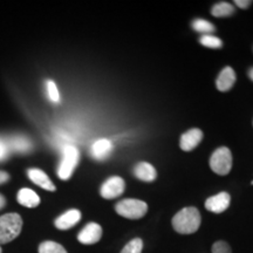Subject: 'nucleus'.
I'll list each match as a JSON object with an SVG mask.
<instances>
[{
    "mask_svg": "<svg viewBox=\"0 0 253 253\" xmlns=\"http://www.w3.org/2000/svg\"><path fill=\"white\" fill-rule=\"evenodd\" d=\"M172 226L181 235L195 233L201 226V213L194 207L183 209L172 218Z\"/></svg>",
    "mask_w": 253,
    "mask_h": 253,
    "instance_id": "nucleus-1",
    "label": "nucleus"
},
{
    "mask_svg": "<svg viewBox=\"0 0 253 253\" xmlns=\"http://www.w3.org/2000/svg\"><path fill=\"white\" fill-rule=\"evenodd\" d=\"M23 219L18 213H6L0 217V245L7 244L20 235Z\"/></svg>",
    "mask_w": 253,
    "mask_h": 253,
    "instance_id": "nucleus-2",
    "label": "nucleus"
},
{
    "mask_svg": "<svg viewBox=\"0 0 253 253\" xmlns=\"http://www.w3.org/2000/svg\"><path fill=\"white\" fill-rule=\"evenodd\" d=\"M80 154L79 150L73 145H66L62 151V158L58 168V176L62 181H67L71 178L73 171L78 167Z\"/></svg>",
    "mask_w": 253,
    "mask_h": 253,
    "instance_id": "nucleus-3",
    "label": "nucleus"
},
{
    "mask_svg": "<svg viewBox=\"0 0 253 253\" xmlns=\"http://www.w3.org/2000/svg\"><path fill=\"white\" fill-rule=\"evenodd\" d=\"M115 210L120 216L128 219H140L147 213L148 205L138 199H123L116 204Z\"/></svg>",
    "mask_w": 253,
    "mask_h": 253,
    "instance_id": "nucleus-4",
    "label": "nucleus"
},
{
    "mask_svg": "<svg viewBox=\"0 0 253 253\" xmlns=\"http://www.w3.org/2000/svg\"><path fill=\"white\" fill-rule=\"evenodd\" d=\"M210 167L217 175H227L232 168V155H231L229 148H218L210 158Z\"/></svg>",
    "mask_w": 253,
    "mask_h": 253,
    "instance_id": "nucleus-5",
    "label": "nucleus"
},
{
    "mask_svg": "<svg viewBox=\"0 0 253 253\" xmlns=\"http://www.w3.org/2000/svg\"><path fill=\"white\" fill-rule=\"evenodd\" d=\"M126 183L121 177L113 176L107 179L101 186V196L106 199H114L125 192Z\"/></svg>",
    "mask_w": 253,
    "mask_h": 253,
    "instance_id": "nucleus-6",
    "label": "nucleus"
},
{
    "mask_svg": "<svg viewBox=\"0 0 253 253\" xmlns=\"http://www.w3.org/2000/svg\"><path fill=\"white\" fill-rule=\"evenodd\" d=\"M102 237V227L96 223H89L80 231L78 240L82 244L91 245L97 243Z\"/></svg>",
    "mask_w": 253,
    "mask_h": 253,
    "instance_id": "nucleus-7",
    "label": "nucleus"
},
{
    "mask_svg": "<svg viewBox=\"0 0 253 253\" xmlns=\"http://www.w3.org/2000/svg\"><path fill=\"white\" fill-rule=\"evenodd\" d=\"M231 197L227 192H220V194L214 195L212 197L208 198L205 202V209L213 213H221L227 210L230 207Z\"/></svg>",
    "mask_w": 253,
    "mask_h": 253,
    "instance_id": "nucleus-8",
    "label": "nucleus"
},
{
    "mask_svg": "<svg viewBox=\"0 0 253 253\" xmlns=\"http://www.w3.org/2000/svg\"><path fill=\"white\" fill-rule=\"evenodd\" d=\"M202 138H203V132L197 128L190 129L185 134L181 136V141H179V145L181 149L184 151H191L194 150L197 145L201 143Z\"/></svg>",
    "mask_w": 253,
    "mask_h": 253,
    "instance_id": "nucleus-9",
    "label": "nucleus"
},
{
    "mask_svg": "<svg viewBox=\"0 0 253 253\" xmlns=\"http://www.w3.org/2000/svg\"><path fill=\"white\" fill-rule=\"evenodd\" d=\"M81 219V212L77 209H72L67 212L61 214L59 218L55 219V226L59 230H69L73 226H75Z\"/></svg>",
    "mask_w": 253,
    "mask_h": 253,
    "instance_id": "nucleus-10",
    "label": "nucleus"
},
{
    "mask_svg": "<svg viewBox=\"0 0 253 253\" xmlns=\"http://www.w3.org/2000/svg\"><path fill=\"white\" fill-rule=\"evenodd\" d=\"M28 178L31 179L34 184L39 185L40 188L47 190V191H55V185L50 181L49 177L46 175L42 170L40 169H30L27 171Z\"/></svg>",
    "mask_w": 253,
    "mask_h": 253,
    "instance_id": "nucleus-11",
    "label": "nucleus"
},
{
    "mask_svg": "<svg viewBox=\"0 0 253 253\" xmlns=\"http://www.w3.org/2000/svg\"><path fill=\"white\" fill-rule=\"evenodd\" d=\"M112 142L107 140V138H100V140L94 142V144L91 145V155L97 161H103L108 158L110 154H112Z\"/></svg>",
    "mask_w": 253,
    "mask_h": 253,
    "instance_id": "nucleus-12",
    "label": "nucleus"
},
{
    "mask_svg": "<svg viewBox=\"0 0 253 253\" xmlns=\"http://www.w3.org/2000/svg\"><path fill=\"white\" fill-rule=\"evenodd\" d=\"M236 82V73L231 67H225L218 75L216 86L218 90L229 91Z\"/></svg>",
    "mask_w": 253,
    "mask_h": 253,
    "instance_id": "nucleus-13",
    "label": "nucleus"
},
{
    "mask_svg": "<svg viewBox=\"0 0 253 253\" xmlns=\"http://www.w3.org/2000/svg\"><path fill=\"white\" fill-rule=\"evenodd\" d=\"M134 175L137 177L140 181L153 182L156 179L157 172L156 169H155L150 163L141 162L134 168Z\"/></svg>",
    "mask_w": 253,
    "mask_h": 253,
    "instance_id": "nucleus-14",
    "label": "nucleus"
},
{
    "mask_svg": "<svg viewBox=\"0 0 253 253\" xmlns=\"http://www.w3.org/2000/svg\"><path fill=\"white\" fill-rule=\"evenodd\" d=\"M18 202L23 207L37 208L40 204V197L36 191L31 189H21L18 192Z\"/></svg>",
    "mask_w": 253,
    "mask_h": 253,
    "instance_id": "nucleus-15",
    "label": "nucleus"
},
{
    "mask_svg": "<svg viewBox=\"0 0 253 253\" xmlns=\"http://www.w3.org/2000/svg\"><path fill=\"white\" fill-rule=\"evenodd\" d=\"M8 148L19 153H28L32 149V142L25 136H13L8 140Z\"/></svg>",
    "mask_w": 253,
    "mask_h": 253,
    "instance_id": "nucleus-16",
    "label": "nucleus"
},
{
    "mask_svg": "<svg viewBox=\"0 0 253 253\" xmlns=\"http://www.w3.org/2000/svg\"><path fill=\"white\" fill-rule=\"evenodd\" d=\"M235 13V7L233 5H231L230 2H225L221 1L218 2L211 8V14L216 18H225V17H230Z\"/></svg>",
    "mask_w": 253,
    "mask_h": 253,
    "instance_id": "nucleus-17",
    "label": "nucleus"
},
{
    "mask_svg": "<svg viewBox=\"0 0 253 253\" xmlns=\"http://www.w3.org/2000/svg\"><path fill=\"white\" fill-rule=\"evenodd\" d=\"M192 28L198 33L203 34V36L211 34L216 31V27L210 21L204 20V19H196V20L192 21Z\"/></svg>",
    "mask_w": 253,
    "mask_h": 253,
    "instance_id": "nucleus-18",
    "label": "nucleus"
},
{
    "mask_svg": "<svg viewBox=\"0 0 253 253\" xmlns=\"http://www.w3.org/2000/svg\"><path fill=\"white\" fill-rule=\"evenodd\" d=\"M39 253H67L66 249L58 243L47 240V242L41 243L39 246Z\"/></svg>",
    "mask_w": 253,
    "mask_h": 253,
    "instance_id": "nucleus-19",
    "label": "nucleus"
},
{
    "mask_svg": "<svg viewBox=\"0 0 253 253\" xmlns=\"http://www.w3.org/2000/svg\"><path fill=\"white\" fill-rule=\"evenodd\" d=\"M199 42L209 48H220L223 46V42L219 38L212 36V34H207V36H202L199 39Z\"/></svg>",
    "mask_w": 253,
    "mask_h": 253,
    "instance_id": "nucleus-20",
    "label": "nucleus"
},
{
    "mask_svg": "<svg viewBox=\"0 0 253 253\" xmlns=\"http://www.w3.org/2000/svg\"><path fill=\"white\" fill-rule=\"evenodd\" d=\"M143 250V242L140 238H135L130 240V242L126 244L121 253H142Z\"/></svg>",
    "mask_w": 253,
    "mask_h": 253,
    "instance_id": "nucleus-21",
    "label": "nucleus"
},
{
    "mask_svg": "<svg viewBox=\"0 0 253 253\" xmlns=\"http://www.w3.org/2000/svg\"><path fill=\"white\" fill-rule=\"evenodd\" d=\"M46 89H47V94H48L49 100L52 102L58 103L60 102V93L58 87H56L55 82L52 80H48L46 82Z\"/></svg>",
    "mask_w": 253,
    "mask_h": 253,
    "instance_id": "nucleus-22",
    "label": "nucleus"
},
{
    "mask_svg": "<svg viewBox=\"0 0 253 253\" xmlns=\"http://www.w3.org/2000/svg\"><path fill=\"white\" fill-rule=\"evenodd\" d=\"M212 253H232L231 248L227 243L219 240V242L214 243L212 246Z\"/></svg>",
    "mask_w": 253,
    "mask_h": 253,
    "instance_id": "nucleus-23",
    "label": "nucleus"
},
{
    "mask_svg": "<svg viewBox=\"0 0 253 253\" xmlns=\"http://www.w3.org/2000/svg\"><path fill=\"white\" fill-rule=\"evenodd\" d=\"M8 153H9V148L7 143H6L2 138H0V161L7 158Z\"/></svg>",
    "mask_w": 253,
    "mask_h": 253,
    "instance_id": "nucleus-24",
    "label": "nucleus"
},
{
    "mask_svg": "<svg viewBox=\"0 0 253 253\" xmlns=\"http://www.w3.org/2000/svg\"><path fill=\"white\" fill-rule=\"evenodd\" d=\"M235 4L238 6V7L245 9V8H249L250 5L252 4L251 0H236Z\"/></svg>",
    "mask_w": 253,
    "mask_h": 253,
    "instance_id": "nucleus-25",
    "label": "nucleus"
},
{
    "mask_svg": "<svg viewBox=\"0 0 253 253\" xmlns=\"http://www.w3.org/2000/svg\"><path fill=\"white\" fill-rule=\"evenodd\" d=\"M9 179V175L5 171H0V184H4Z\"/></svg>",
    "mask_w": 253,
    "mask_h": 253,
    "instance_id": "nucleus-26",
    "label": "nucleus"
},
{
    "mask_svg": "<svg viewBox=\"0 0 253 253\" xmlns=\"http://www.w3.org/2000/svg\"><path fill=\"white\" fill-rule=\"evenodd\" d=\"M5 204H6L5 197L2 195H0V210H1V209L5 207Z\"/></svg>",
    "mask_w": 253,
    "mask_h": 253,
    "instance_id": "nucleus-27",
    "label": "nucleus"
},
{
    "mask_svg": "<svg viewBox=\"0 0 253 253\" xmlns=\"http://www.w3.org/2000/svg\"><path fill=\"white\" fill-rule=\"evenodd\" d=\"M249 78L251 79V80L253 81V67H252V68L250 69V71H249Z\"/></svg>",
    "mask_w": 253,
    "mask_h": 253,
    "instance_id": "nucleus-28",
    "label": "nucleus"
},
{
    "mask_svg": "<svg viewBox=\"0 0 253 253\" xmlns=\"http://www.w3.org/2000/svg\"><path fill=\"white\" fill-rule=\"evenodd\" d=\"M0 253H1V248H0Z\"/></svg>",
    "mask_w": 253,
    "mask_h": 253,
    "instance_id": "nucleus-29",
    "label": "nucleus"
}]
</instances>
